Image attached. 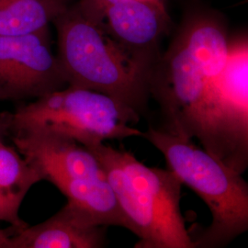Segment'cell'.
I'll use <instances>...</instances> for the list:
<instances>
[{
  "mask_svg": "<svg viewBox=\"0 0 248 248\" xmlns=\"http://www.w3.org/2000/svg\"><path fill=\"white\" fill-rule=\"evenodd\" d=\"M230 41L222 20L208 11L186 15L169 48L154 64L149 93L159 104L163 130L199 140L204 150L227 163L219 132L215 92Z\"/></svg>",
  "mask_w": 248,
  "mask_h": 248,
  "instance_id": "1",
  "label": "cell"
},
{
  "mask_svg": "<svg viewBox=\"0 0 248 248\" xmlns=\"http://www.w3.org/2000/svg\"><path fill=\"white\" fill-rule=\"evenodd\" d=\"M53 23L56 56L68 86L103 93L142 111L150 96L152 67L109 34L98 0L69 5Z\"/></svg>",
  "mask_w": 248,
  "mask_h": 248,
  "instance_id": "2",
  "label": "cell"
},
{
  "mask_svg": "<svg viewBox=\"0 0 248 248\" xmlns=\"http://www.w3.org/2000/svg\"><path fill=\"white\" fill-rule=\"evenodd\" d=\"M105 172L135 248H195L180 212L182 183L172 170L146 167L132 153L104 142L87 147Z\"/></svg>",
  "mask_w": 248,
  "mask_h": 248,
  "instance_id": "3",
  "label": "cell"
},
{
  "mask_svg": "<svg viewBox=\"0 0 248 248\" xmlns=\"http://www.w3.org/2000/svg\"><path fill=\"white\" fill-rule=\"evenodd\" d=\"M139 112L115 98L94 90L67 86L0 114V131L45 133L90 147L106 140L142 136L134 125Z\"/></svg>",
  "mask_w": 248,
  "mask_h": 248,
  "instance_id": "4",
  "label": "cell"
},
{
  "mask_svg": "<svg viewBox=\"0 0 248 248\" xmlns=\"http://www.w3.org/2000/svg\"><path fill=\"white\" fill-rule=\"evenodd\" d=\"M143 137L164 155L170 170L211 211L212 223L194 240L195 248H222L248 230V185L242 173L191 139L152 127Z\"/></svg>",
  "mask_w": 248,
  "mask_h": 248,
  "instance_id": "5",
  "label": "cell"
},
{
  "mask_svg": "<svg viewBox=\"0 0 248 248\" xmlns=\"http://www.w3.org/2000/svg\"><path fill=\"white\" fill-rule=\"evenodd\" d=\"M68 86L51 48L48 28L0 35V100L39 98Z\"/></svg>",
  "mask_w": 248,
  "mask_h": 248,
  "instance_id": "6",
  "label": "cell"
},
{
  "mask_svg": "<svg viewBox=\"0 0 248 248\" xmlns=\"http://www.w3.org/2000/svg\"><path fill=\"white\" fill-rule=\"evenodd\" d=\"M215 109L228 165L243 173L248 155V44L230 42L228 55L217 80Z\"/></svg>",
  "mask_w": 248,
  "mask_h": 248,
  "instance_id": "7",
  "label": "cell"
},
{
  "mask_svg": "<svg viewBox=\"0 0 248 248\" xmlns=\"http://www.w3.org/2000/svg\"><path fill=\"white\" fill-rule=\"evenodd\" d=\"M107 30L116 41L153 68L171 19L162 0H98Z\"/></svg>",
  "mask_w": 248,
  "mask_h": 248,
  "instance_id": "8",
  "label": "cell"
},
{
  "mask_svg": "<svg viewBox=\"0 0 248 248\" xmlns=\"http://www.w3.org/2000/svg\"><path fill=\"white\" fill-rule=\"evenodd\" d=\"M12 141L43 180L56 186L67 180L107 178L98 158L79 142L45 133H16Z\"/></svg>",
  "mask_w": 248,
  "mask_h": 248,
  "instance_id": "9",
  "label": "cell"
},
{
  "mask_svg": "<svg viewBox=\"0 0 248 248\" xmlns=\"http://www.w3.org/2000/svg\"><path fill=\"white\" fill-rule=\"evenodd\" d=\"M106 228L67 202L48 220L15 232L10 237L11 248H103Z\"/></svg>",
  "mask_w": 248,
  "mask_h": 248,
  "instance_id": "10",
  "label": "cell"
},
{
  "mask_svg": "<svg viewBox=\"0 0 248 248\" xmlns=\"http://www.w3.org/2000/svg\"><path fill=\"white\" fill-rule=\"evenodd\" d=\"M69 5V0H0V35L46 29Z\"/></svg>",
  "mask_w": 248,
  "mask_h": 248,
  "instance_id": "11",
  "label": "cell"
},
{
  "mask_svg": "<svg viewBox=\"0 0 248 248\" xmlns=\"http://www.w3.org/2000/svg\"><path fill=\"white\" fill-rule=\"evenodd\" d=\"M1 136V133H0ZM43 180L39 172L0 137V194L19 211L30 188Z\"/></svg>",
  "mask_w": 248,
  "mask_h": 248,
  "instance_id": "12",
  "label": "cell"
},
{
  "mask_svg": "<svg viewBox=\"0 0 248 248\" xmlns=\"http://www.w3.org/2000/svg\"><path fill=\"white\" fill-rule=\"evenodd\" d=\"M0 221L9 222L17 232L24 229L28 226L26 222L22 221L18 216V210L13 208L0 194Z\"/></svg>",
  "mask_w": 248,
  "mask_h": 248,
  "instance_id": "13",
  "label": "cell"
},
{
  "mask_svg": "<svg viewBox=\"0 0 248 248\" xmlns=\"http://www.w3.org/2000/svg\"><path fill=\"white\" fill-rule=\"evenodd\" d=\"M13 230H0V248H11V241L10 237L15 233L14 228Z\"/></svg>",
  "mask_w": 248,
  "mask_h": 248,
  "instance_id": "14",
  "label": "cell"
},
{
  "mask_svg": "<svg viewBox=\"0 0 248 248\" xmlns=\"http://www.w3.org/2000/svg\"><path fill=\"white\" fill-rule=\"evenodd\" d=\"M0 133H1V131H0Z\"/></svg>",
  "mask_w": 248,
  "mask_h": 248,
  "instance_id": "15",
  "label": "cell"
}]
</instances>
